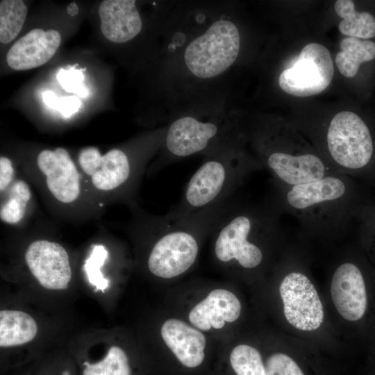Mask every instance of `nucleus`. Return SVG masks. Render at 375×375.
I'll return each instance as SVG.
<instances>
[{
    "mask_svg": "<svg viewBox=\"0 0 375 375\" xmlns=\"http://www.w3.org/2000/svg\"><path fill=\"white\" fill-rule=\"evenodd\" d=\"M82 170L91 177L94 187L110 191L126 185L132 178L133 167L126 152L112 149L101 155L95 147L83 149L78 155Z\"/></svg>",
    "mask_w": 375,
    "mask_h": 375,
    "instance_id": "nucleus-9",
    "label": "nucleus"
},
{
    "mask_svg": "<svg viewBox=\"0 0 375 375\" xmlns=\"http://www.w3.org/2000/svg\"><path fill=\"white\" fill-rule=\"evenodd\" d=\"M37 165L46 177L53 196L62 203H72L80 194V175L66 149H44L37 157Z\"/></svg>",
    "mask_w": 375,
    "mask_h": 375,
    "instance_id": "nucleus-10",
    "label": "nucleus"
},
{
    "mask_svg": "<svg viewBox=\"0 0 375 375\" xmlns=\"http://www.w3.org/2000/svg\"><path fill=\"white\" fill-rule=\"evenodd\" d=\"M345 192L340 178L326 176L312 182L293 185L287 194V201L297 209L308 208L316 203L336 200Z\"/></svg>",
    "mask_w": 375,
    "mask_h": 375,
    "instance_id": "nucleus-17",
    "label": "nucleus"
},
{
    "mask_svg": "<svg viewBox=\"0 0 375 375\" xmlns=\"http://www.w3.org/2000/svg\"><path fill=\"white\" fill-rule=\"evenodd\" d=\"M230 363L236 375H267L260 352L248 344H239L232 350Z\"/></svg>",
    "mask_w": 375,
    "mask_h": 375,
    "instance_id": "nucleus-24",
    "label": "nucleus"
},
{
    "mask_svg": "<svg viewBox=\"0 0 375 375\" xmlns=\"http://www.w3.org/2000/svg\"><path fill=\"white\" fill-rule=\"evenodd\" d=\"M287 321L301 331H314L322 324L324 310L318 293L309 278L299 272L285 276L279 288Z\"/></svg>",
    "mask_w": 375,
    "mask_h": 375,
    "instance_id": "nucleus-7",
    "label": "nucleus"
},
{
    "mask_svg": "<svg viewBox=\"0 0 375 375\" xmlns=\"http://www.w3.org/2000/svg\"><path fill=\"white\" fill-rule=\"evenodd\" d=\"M25 261L32 275L44 288L62 290L67 288L72 269L68 253L61 244L35 240L28 245Z\"/></svg>",
    "mask_w": 375,
    "mask_h": 375,
    "instance_id": "nucleus-8",
    "label": "nucleus"
},
{
    "mask_svg": "<svg viewBox=\"0 0 375 375\" xmlns=\"http://www.w3.org/2000/svg\"><path fill=\"white\" fill-rule=\"evenodd\" d=\"M68 14L71 16H74L78 12V8L76 3L72 2L69 3L67 8Z\"/></svg>",
    "mask_w": 375,
    "mask_h": 375,
    "instance_id": "nucleus-30",
    "label": "nucleus"
},
{
    "mask_svg": "<svg viewBox=\"0 0 375 375\" xmlns=\"http://www.w3.org/2000/svg\"><path fill=\"white\" fill-rule=\"evenodd\" d=\"M265 222L256 212L236 208L233 203L211 232L217 261L224 265L235 262L246 269L258 267L263 252L252 238Z\"/></svg>",
    "mask_w": 375,
    "mask_h": 375,
    "instance_id": "nucleus-4",
    "label": "nucleus"
},
{
    "mask_svg": "<svg viewBox=\"0 0 375 375\" xmlns=\"http://www.w3.org/2000/svg\"><path fill=\"white\" fill-rule=\"evenodd\" d=\"M241 49L238 25L220 4L169 11V105L176 114L210 103L209 92L226 81Z\"/></svg>",
    "mask_w": 375,
    "mask_h": 375,
    "instance_id": "nucleus-1",
    "label": "nucleus"
},
{
    "mask_svg": "<svg viewBox=\"0 0 375 375\" xmlns=\"http://www.w3.org/2000/svg\"><path fill=\"white\" fill-rule=\"evenodd\" d=\"M241 310L240 301L233 292L217 288L192 308L188 319L197 329H219L224 327L225 322L237 320Z\"/></svg>",
    "mask_w": 375,
    "mask_h": 375,
    "instance_id": "nucleus-14",
    "label": "nucleus"
},
{
    "mask_svg": "<svg viewBox=\"0 0 375 375\" xmlns=\"http://www.w3.org/2000/svg\"><path fill=\"white\" fill-rule=\"evenodd\" d=\"M61 41L58 31L35 28L20 38L8 50L6 60L15 70H27L47 62L55 54Z\"/></svg>",
    "mask_w": 375,
    "mask_h": 375,
    "instance_id": "nucleus-12",
    "label": "nucleus"
},
{
    "mask_svg": "<svg viewBox=\"0 0 375 375\" xmlns=\"http://www.w3.org/2000/svg\"><path fill=\"white\" fill-rule=\"evenodd\" d=\"M31 197L28 184L22 180L16 181L10 188L7 199L1 206V221L14 224L22 220Z\"/></svg>",
    "mask_w": 375,
    "mask_h": 375,
    "instance_id": "nucleus-22",
    "label": "nucleus"
},
{
    "mask_svg": "<svg viewBox=\"0 0 375 375\" xmlns=\"http://www.w3.org/2000/svg\"><path fill=\"white\" fill-rule=\"evenodd\" d=\"M222 103L194 107L173 116L165 128L160 165L194 155L208 157L239 142L238 124Z\"/></svg>",
    "mask_w": 375,
    "mask_h": 375,
    "instance_id": "nucleus-2",
    "label": "nucleus"
},
{
    "mask_svg": "<svg viewBox=\"0 0 375 375\" xmlns=\"http://www.w3.org/2000/svg\"><path fill=\"white\" fill-rule=\"evenodd\" d=\"M37 333V323L28 313L15 310L0 311L1 347L26 344L35 338Z\"/></svg>",
    "mask_w": 375,
    "mask_h": 375,
    "instance_id": "nucleus-18",
    "label": "nucleus"
},
{
    "mask_svg": "<svg viewBox=\"0 0 375 375\" xmlns=\"http://www.w3.org/2000/svg\"><path fill=\"white\" fill-rule=\"evenodd\" d=\"M340 51L335 56V64L345 77H354L360 65L375 58V43L357 38L346 37L340 42Z\"/></svg>",
    "mask_w": 375,
    "mask_h": 375,
    "instance_id": "nucleus-19",
    "label": "nucleus"
},
{
    "mask_svg": "<svg viewBox=\"0 0 375 375\" xmlns=\"http://www.w3.org/2000/svg\"><path fill=\"white\" fill-rule=\"evenodd\" d=\"M62 375H70L68 371H65L62 372Z\"/></svg>",
    "mask_w": 375,
    "mask_h": 375,
    "instance_id": "nucleus-31",
    "label": "nucleus"
},
{
    "mask_svg": "<svg viewBox=\"0 0 375 375\" xmlns=\"http://www.w3.org/2000/svg\"><path fill=\"white\" fill-rule=\"evenodd\" d=\"M108 257V251L101 244L95 245L90 257L85 260L84 268L88 280L96 290L103 292L109 286V281L104 278L101 272Z\"/></svg>",
    "mask_w": 375,
    "mask_h": 375,
    "instance_id": "nucleus-25",
    "label": "nucleus"
},
{
    "mask_svg": "<svg viewBox=\"0 0 375 375\" xmlns=\"http://www.w3.org/2000/svg\"><path fill=\"white\" fill-rule=\"evenodd\" d=\"M57 79L65 91L83 98L88 95V90L83 83L84 76L80 69L74 67L67 69H60Z\"/></svg>",
    "mask_w": 375,
    "mask_h": 375,
    "instance_id": "nucleus-27",
    "label": "nucleus"
},
{
    "mask_svg": "<svg viewBox=\"0 0 375 375\" xmlns=\"http://www.w3.org/2000/svg\"><path fill=\"white\" fill-rule=\"evenodd\" d=\"M14 177V169L10 159L0 158V190L2 192L8 187Z\"/></svg>",
    "mask_w": 375,
    "mask_h": 375,
    "instance_id": "nucleus-29",
    "label": "nucleus"
},
{
    "mask_svg": "<svg viewBox=\"0 0 375 375\" xmlns=\"http://www.w3.org/2000/svg\"><path fill=\"white\" fill-rule=\"evenodd\" d=\"M265 162L279 180L292 186L319 180L325 174L323 162L314 154L292 156L272 151L265 156Z\"/></svg>",
    "mask_w": 375,
    "mask_h": 375,
    "instance_id": "nucleus-16",
    "label": "nucleus"
},
{
    "mask_svg": "<svg viewBox=\"0 0 375 375\" xmlns=\"http://www.w3.org/2000/svg\"><path fill=\"white\" fill-rule=\"evenodd\" d=\"M337 15L342 18L340 32L347 37L366 40L375 35V18L367 12H358L351 0H338L334 5Z\"/></svg>",
    "mask_w": 375,
    "mask_h": 375,
    "instance_id": "nucleus-20",
    "label": "nucleus"
},
{
    "mask_svg": "<svg viewBox=\"0 0 375 375\" xmlns=\"http://www.w3.org/2000/svg\"><path fill=\"white\" fill-rule=\"evenodd\" d=\"M134 0H106L99 7L103 35L115 43L128 42L142 31V21Z\"/></svg>",
    "mask_w": 375,
    "mask_h": 375,
    "instance_id": "nucleus-13",
    "label": "nucleus"
},
{
    "mask_svg": "<svg viewBox=\"0 0 375 375\" xmlns=\"http://www.w3.org/2000/svg\"><path fill=\"white\" fill-rule=\"evenodd\" d=\"M42 99L47 106L58 110L65 117L76 112L81 105L80 99L76 96L58 98L52 91H45Z\"/></svg>",
    "mask_w": 375,
    "mask_h": 375,
    "instance_id": "nucleus-28",
    "label": "nucleus"
},
{
    "mask_svg": "<svg viewBox=\"0 0 375 375\" xmlns=\"http://www.w3.org/2000/svg\"><path fill=\"white\" fill-rule=\"evenodd\" d=\"M160 334L165 344L185 367H196L204 359L205 335L183 320L171 318L162 325Z\"/></svg>",
    "mask_w": 375,
    "mask_h": 375,
    "instance_id": "nucleus-15",
    "label": "nucleus"
},
{
    "mask_svg": "<svg viewBox=\"0 0 375 375\" xmlns=\"http://www.w3.org/2000/svg\"><path fill=\"white\" fill-rule=\"evenodd\" d=\"M334 68L329 51L319 43H310L301 50L294 65L283 70L278 85L285 92L306 97L323 92L331 83Z\"/></svg>",
    "mask_w": 375,
    "mask_h": 375,
    "instance_id": "nucleus-6",
    "label": "nucleus"
},
{
    "mask_svg": "<svg viewBox=\"0 0 375 375\" xmlns=\"http://www.w3.org/2000/svg\"><path fill=\"white\" fill-rule=\"evenodd\" d=\"M22 0H3L0 3V42L7 44L20 32L27 15Z\"/></svg>",
    "mask_w": 375,
    "mask_h": 375,
    "instance_id": "nucleus-21",
    "label": "nucleus"
},
{
    "mask_svg": "<svg viewBox=\"0 0 375 375\" xmlns=\"http://www.w3.org/2000/svg\"><path fill=\"white\" fill-rule=\"evenodd\" d=\"M251 167L239 149V142L204 158L186 184L180 202L172 210L192 214L228 200Z\"/></svg>",
    "mask_w": 375,
    "mask_h": 375,
    "instance_id": "nucleus-3",
    "label": "nucleus"
},
{
    "mask_svg": "<svg viewBox=\"0 0 375 375\" xmlns=\"http://www.w3.org/2000/svg\"><path fill=\"white\" fill-rule=\"evenodd\" d=\"M83 375H131L129 361L126 352L118 346H112L105 357L99 362H84Z\"/></svg>",
    "mask_w": 375,
    "mask_h": 375,
    "instance_id": "nucleus-23",
    "label": "nucleus"
},
{
    "mask_svg": "<svg viewBox=\"0 0 375 375\" xmlns=\"http://www.w3.org/2000/svg\"><path fill=\"white\" fill-rule=\"evenodd\" d=\"M331 294L339 314L349 321L362 317L367 308L365 281L358 267L350 262L339 266L331 281Z\"/></svg>",
    "mask_w": 375,
    "mask_h": 375,
    "instance_id": "nucleus-11",
    "label": "nucleus"
},
{
    "mask_svg": "<svg viewBox=\"0 0 375 375\" xmlns=\"http://www.w3.org/2000/svg\"><path fill=\"white\" fill-rule=\"evenodd\" d=\"M265 370L267 375H304L298 364L283 353L269 356L266 361Z\"/></svg>",
    "mask_w": 375,
    "mask_h": 375,
    "instance_id": "nucleus-26",
    "label": "nucleus"
},
{
    "mask_svg": "<svg viewBox=\"0 0 375 375\" xmlns=\"http://www.w3.org/2000/svg\"><path fill=\"white\" fill-rule=\"evenodd\" d=\"M327 145L333 160L351 169L365 166L373 153L368 127L358 115L350 111L338 112L333 117L327 131Z\"/></svg>",
    "mask_w": 375,
    "mask_h": 375,
    "instance_id": "nucleus-5",
    "label": "nucleus"
}]
</instances>
